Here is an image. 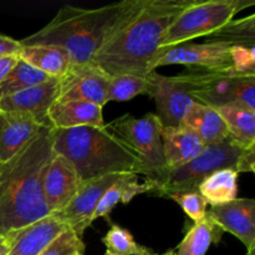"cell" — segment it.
<instances>
[{
  "instance_id": "277c9868",
  "label": "cell",
  "mask_w": 255,
  "mask_h": 255,
  "mask_svg": "<svg viewBox=\"0 0 255 255\" xmlns=\"http://www.w3.org/2000/svg\"><path fill=\"white\" fill-rule=\"evenodd\" d=\"M55 153L64 156L74 166L81 182L114 173L146 176L137 157L114 133L99 127L54 129Z\"/></svg>"
},
{
  "instance_id": "484cf974",
  "label": "cell",
  "mask_w": 255,
  "mask_h": 255,
  "mask_svg": "<svg viewBox=\"0 0 255 255\" xmlns=\"http://www.w3.org/2000/svg\"><path fill=\"white\" fill-rule=\"evenodd\" d=\"M51 79H55V77L47 76L46 74L39 71L34 66L25 62L24 60L19 59L14 69L10 71V74L0 84V100L22 91V90L35 86V85L49 81Z\"/></svg>"
},
{
  "instance_id": "603a6c76",
  "label": "cell",
  "mask_w": 255,
  "mask_h": 255,
  "mask_svg": "<svg viewBox=\"0 0 255 255\" xmlns=\"http://www.w3.org/2000/svg\"><path fill=\"white\" fill-rule=\"evenodd\" d=\"M19 57L47 76L60 79L71 67V59L66 50L51 45L22 46Z\"/></svg>"
},
{
  "instance_id": "52a82bcc",
  "label": "cell",
  "mask_w": 255,
  "mask_h": 255,
  "mask_svg": "<svg viewBox=\"0 0 255 255\" xmlns=\"http://www.w3.org/2000/svg\"><path fill=\"white\" fill-rule=\"evenodd\" d=\"M106 128L137 157L146 172V179L158 182L167 171L162 144V126L156 114L141 119L124 115L106 125Z\"/></svg>"
},
{
  "instance_id": "5bb4252c",
  "label": "cell",
  "mask_w": 255,
  "mask_h": 255,
  "mask_svg": "<svg viewBox=\"0 0 255 255\" xmlns=\"http://www.w3.org/2000/svg\"><path fill=\"white\" fill-rule=\"evenodd\" d=\"M59 79L35 85L0 100V110L29 115L41 126L52 128L47 114L59 97Z\"/></svg>"
},
{
  "instance_id": "d4e9b609",
  "label": "cell",
  "mask_w": 255,
  "mask_h": 255,
  "mask_svg": "<svg viewBox=\"0 0 255 255\" xmlns=\"http://www.w3.org/2000/svg\"><path fill=\"white\" fill-rule=\"evenodd\" d=\"M224 232L207 214L203 221L191 227L174 255H206L212 244H218Z\"/></svg>"
},
{
  "instance_id": "d6a6232c",
  "label": "cell",
  "mask_w": 255,
  "mask_h": 255,
  "mask_svg": "<svg viewBox=\"0 0 255 255\" xmlns=\"http://www.w3.org/2000/svg\"><path fill=\"white\" fill-rule=\"evenodd\" d=\"M255 171V147L248 148L242 154L238 166V173H253Z\"/></svg>"
},
{
  "instance_id": "f35d334b",
  "label": "cell",
  "mask_w": 255,
  "mask_h": 255,
  "mask_svg": "<svg viewBox=\"0 0 255 255\" xmlns=\"http://www.w3.org/2000/svg\"><path fill=\"white\" fill-rule=\"evenodd\" d=\"M172 255H174V251H173V254H172Z\"/></svg>"
},
{
  "instance_id": "8d00e7d4",
  "label": "cell",
  "mask_w": 255,
  "mask_h": 255,
  "mask_svg": "<svg viewBox=\"0 0 255 255\" xmlns=\"http://www.w3.org/2000/svg\"><path fill=\"white\" fill-rule=\"evenodd\" d=\"M246 255H255V251H252V252H247Z\"/></svg>"
},
{
  "instance_id": "83f0119b",
  "label": "cell",
  "mask_w": 255,
  "mask_h": 255,
  "mask_svg": "<svg viewBox=\"0 0 255 255\" xmlns=\"http://www.w3.org/2000/svg\"><path fill=\"white\" fill-rule=\"evenodd\" d=\"M149 79L137 75H117L110 77L107 89V102L129 101L138 95H147Z\"/></svg>"
},
{
  "instance_id": "7402d4cb",
  "label": "cell",
  "mask_w": 255,
  "mask_h": 255,
  "mask_svg": "<svg viewBox=\"0 0 255 255\" xmlns=\"http://www.w3.org/2000/svg\"><path fill=\"white\" fill-rule=\"evenodd\" d=\"M219 115L228 129L229 138L242 148L255 147V110L242 102L219 107Z\"/></svg>"
},
{
  "instance_id": "7a4b0ae2",
  "label": "cell",
  "mask_w": 255,
  "mask_h": 255,
  "mask_svg": "<svg viewBox=\"0 0 255 255\" xmlns=\"http://www.w3.org/2000/svg\"><path fill=\"white\" fill-rule=\"evenodd\" d=\"M196 0H147L138 12L100 50L94 64L105 74L147 76L156 71L167 30Z\"/></svg>"
},
{
  "instance_id": "4fadbf2b",
  "label": "cell",
  "mask_w": 255,
  "mask_h": 255,
  "mask_svg": "<svg viewBox=\"0 0 255 255\" xmlns=\"http://www.w3.org/2000/svg\"><path fill=\"white\" fill-rule=\"evenodd\" d=\"M207 214L223 232L233 234L246 246L247 252L255 251V201L236 198L222 206L211 207Z\"/></svg>"
},
{
  "instance_id": "2e32d148",
  "label": "cell",
  "mask_w": 255,
  "mask_h": 255,
  "mask_svg": "<svg viewBox=\"0 0 255 255\" xmlns=\"http://www.w3.org/2000/svg\"><path fill=\"white\" fill-rule=\"evenodd\" d=\"M45 128L29 115L0 110V164L14 158Z\"/></svg>"
},
{
  "instance_id": "1f68e13d",
  "label": "cell",
  "mask_w": 255,
  "mask_h": 255,
  "mask_svg": "<svg viewBox=\"0 0 255 255\" xmlns=\"http://www.w3.org/2000/svg\"><path fill=\"white\" fill-rule=\"evenodd\" d=\"M22 50L20 40H15L6 35H0V57L19 56Z\"/></svg>"
},
{
  "instance_id": "9c48e42d",
  "label": "cell",
  "mask_w": 255,
  "mask_h": 255,
  "mask_svg": "<svg viewBox=\"0 0 255 255\" xmlns=\"http://www.w3.org/2000/svg\"><path fill=\"white\" fill-rule=\"evenodd\" d=\"M177 64L186 65L188 66V70L237 71L233 46L221 41H208L204 44H182L172 47L164 52L161 59L157 61L156 70L166 65Z\"/></svg>"
},
{
  "instance_id": "5b68a950",
  "label": "cell",
  "mask_w": 255,
  "mask_h": 255,
  "mask_svg": "<svg viewBox=\"0 0 255 255\" xmlns=\"http://www.w3.org/2000/svg\"><path fill=\"white\" fill-rule=\"evenodd\" d=\"M254 4V0H196L168 27L161 44L162 55L189 40L211 36L241 10Z\"/></svg>"
},
{
  "instance_id": "ac0fdd59",
  "label": "cell",
  "mask_w": 255,
  "mask_h": 255,
  "mask_svg": "<svg viewBox=\"0 0 255 255\" xmlns=\"http://www.w3.org/2000/svg\"><path fill=\"white\" fill-rule=\"evenodd\" d=\"M50 125L54 129L75 127H105L102 107L85 101L55 102L49 110Z\"/></svg>"
},
{
  "instance_id": "cb8c5ba5",
  "label": "cell",
  "mask_w": 255,
  "mask_h": 255,
  "mask_svg": "<svg viewBox=\"0 0 255 255\" xmlns=\"http://www.w3.org/2000/svg\"><path fill=\"white\" fill-rule=\"evenodd\" d=\"M239 173L232 168L218 169L201 182L198 193L211 204L222 206L238 198Z\"/></svg>"
},
{
  "instance_id": "f546056e",
  "label": "cell",
  "mask_w": 255,
  "mask_h": 255,
  "mask_svg": "<svg viewBox=\"0 0 255 255\" xmlns=\"http://www.w3.org/2000/svg\"><path fill=\"white\" fill-rule=\"evenodd\" d=\"M85 243L67 227L39 255H84Z\"/></svg>"
},
{
  "instance_id": "8fae6325",
  "label": "cell",
  "mask_w": 255,
  "mask_h": 255,
  "mask_svg": "<svg viewBox=\"0 0 255 255\" xmlns=\"http://www.w3.org/2000/svg\"><path fill=\"white\" fill-rule=\"evenodd\" d=\"M120 174L122 173L107 174L100 178L82 182L81 187L67 206L60 212L52 213L51 216L60 219L77 237L82 238L85 231L91 226L92 217L100 201L110 187L119 179Z\"/></svg>"
},
{
  "instance_id": "ffe728a7",
  "label": "cell",
  "mask_w": 255,
  "mask_h": 255,
  "mask_svg": "<svg viewBox=\"0 0 255 255\" xmlns=\"http://www.w3.org/2000/svg\"><path fill=\"white\" fill-rule=\"evenodd\" d=\"M162 144L167 169H174L198 156L206 144L184 127H163Z\"/></svg>"
},
{
  "instance_id": "ba28073f",
  "label": "cell",
  "mask_w": 255,
  "mask_h": 255,
  "mask_svg": "<svg viewBox=\"0 0 255 255\" xmlns=\"http://www.w3.org/2000/svg\"><path fill=\"white\" fill-rule=\"evenodd\" d=\"M179 75L188 85L192 99L199 104L219 109L232 102H242L255 110V76L234 70H188Z\"/></svg>"
},
{
  "instance_id": "74e56055",
  "label": "cell",
  "mask_w": 255,
  "mask_h": 255,
  "mask_svg": "<svg viewBox=\"0 0 255 255\" xmlns=\"http://www.w3.org/2000/svg\"><path fill=\"white\" fill-rule=\"evenodd\" d=\"M104 255H116V254H114V253H111V252H109V251H106V253H105Z\"/></svg>"
},
{
  "instance_id": "836d02e7",
  "label": "cell",
  "mask_w": 255,
  "mask_h": 255,
  "mask_svg": "<svg viewBox=\"0 0 255 255\" xmlns=\"http://www.w3.org/2000/svg\"><path fill=\"white\" fill-rule=\"evenodd\" d=\"M12 238H7L6 242L0 247V255H6L7 254V249L10 247V242H11Z\"/></svg>"
},
{
  "instance_id": "4316f807",
  "label": "cell",
  "mask_w": 255,
  "mask_h": 255,
  "mask_svg": "<svg viewBox=\"0 0 255 255\" xmlns=\"http://www.w3.org/2000/svg\"><path fill=\"white\" fill-rule=\"evenodd\" d=\"M209 41H221L232 46L255 49V15L239 20H231L228 24L211 35Z\"/></svg>"
},
{
  "instance_id": "e0dca14e",
  "label": "cell",
  "mask_w": 255,
  "mask_h": 255,
  "mask_svg": "<svg viewBox=\"0 0 255 255\" xmlns=\"http://www.w3.org/2000/svg\"><path fill=\"white\" fill-rule=\"evenodd\" d=\"M66 228V224L54 216L40 219L16 233L6 255H39Z\"/></svg>"
},
{
  "instance_id": "8992f818",
  "label": "cell",
  "mask_w": 255,
  "mask_h": 255,
  "mask_svg": "<svg viewBox=\"0 0 255 255\" xmlns=\"http://www.w3.org/2000/svg\"><path fill=\"white\" fill-rule=\"evenodd\" d=\"M244 151L246 148H242L231 138L222 143L206 146L198 156L186 164L178 168L167 169L157 182L153 194L169 197L172 194L198 192L201 182L218 169L232 168L238 172L239 161Z\"/></svg>"
},
{
  "instance_id": "44dd1931",
  "label": "cell",
  "mask_w": 255,
  "mask_h": 255,
  "mask_svg": "<svg viewBox=\"0 0 255 255\" xmlns=\"http://www.w3.org/2000/svg\"><path fill=\"white\" fill-rule=\"evenodd\" d=\"M157 182L151 179H144V182L139 181L138 176L134 173H122L119 179L110 187L109 191L104 194L100 201L96 211H95L92 222L101 217L109 218L112 209L119 203L127 204L136 196L142 193H151L156 191Z\"/></svg>"
},
{
  "instance_id": "7c38bea8",
  "label": "cell",
  "mask_w": 255,
  "mask_h": 255,
  "mask_svg": "<svg viewBox=\"0 0 255 255\" xmlns=\"http://www.w3.org/2000/svg\"><path fill=\"white\" fill-rule=\"evenodd\" d=\"M110 76L95 64L71 65L59 79L56 102L85 101L104 107L107 104Z\"/></svg>"
},
{
  "instance_id": "9a60e30c",
  "label": "cell",
  "mask_w": 255,
  "mask_h": 255,
  "mask_svg": "<svg viewBox=\"0 0 255 255\" xmlns=\"http://www.w3.org/2000/svg\"><path fill=\"white\" fill-rule=\"evenodd\" d=\"M81 184L74 166L64 156L54 152L42 181V192L50 213L64 209Z\"/></svg>"
},
{
  "instance_id": "3957f363",
  "label": "cell",
  "mask_w": 255,
  "mask_h": 255,
  "mask_svg": "<svg viewBox=\"0 0 255 255\" xmlns=\"http://www.w3.org/2000/svg\"><path fill=\"white\" fill-rule=\"evenodd\" d=\"M147 0H122L96 9L66 5L54 19L30 36L22 46L51 45L66 50L72 65H90L106 42L121 30Z\"/></svg>"
},
{
  "instance_id": "4dcf8cb0",
  "label": "cell",
  "mask_w": 255,
  "mask_h": 255,
  "mask_svg": "<svg viewBox=\"0 0 255 255\" xmlns=\"http://www.w3.org/2000/svg\"><path fill=\"white\" fill-rule=\"evenodd\" d=\"M168 198L173 199L176 203L181 206L184 213L193 221V223L203 221L208 212V203L198 192H189V193L172 194Z\"/></svg>"
},
{
  "instance_id": "d590c367",
  "label": "cell",
  "mask_w": 255,
  "mask_h": 255,
  "mask_svg": "<svg viewBox=\"0 0 255 255\" xmlns=\"http://www.w3.org/2000/svg\"><path fill=\"white\" fill-rule=\"evenodd\" d=\"M172 254H173V251H168V252H166L164 254H157V255H172Z\"/></svg>"
},
{
  "instance_id": "6da1fadb",
  "label": "cell",
  "mask_w": 255,
  "mask_h": 255,
  "mask_svg": "<svg viewBox=\"0 0 255 255\" xmlns=\"http://www.w3.org/2000/svg\"><path fill=\"white\" fill-rule=\"evenodd\" d=\"M54 128L40 132L19 154L0 164V237L16 233L51 216L42 181L54 154Z\"/></svg>"
},
{
  "instance_id": "d6986e66",
  "label": "cell",
  "mask_w": 255,
  "mask_h": 255,
  "mask_svg": "<svg viewBox=\"0 0 255 255\" xmlns=\"http://www.w3.org/2000/svg\"><path fill=\"white\" fill-rule=\"evenodd\" d=\"M179 126L193 132L206 146L222 143L229 138L228 129L218 110L197 101L184 115Z\"/></svg>"
},
{
  "instance_id": "30bf717a",
  "label": "cell",
  "mask_w": 255,
  "mask_h": 255,
  "mask_svg": "<svg viewBox=\"0 0 255 255\" xmlns=\"http://www.w3.org/2000/svg\"><path fill=\"white\" fill-rule=\"evenodd\" d=\"M149 87L147 96L154 100L157 117L163 127H177L188 112L194 100L189 95L188 85L181 75L163 76L156 71L148 75Z\"/></svg>"
},
{
  "instance_id": "e575fe53",
  "label": "cell",
  "mask_w": 255,
  "mask_h": 255,
  "mask_svg": "<svg viewBox=\"0 0 255 255\" xmlns=\"http://www.w3.org/2000/svg\"><path fill=\"white\" fill-rule=\"evenodd\" d=\"M6 239H7V238H1V237H0V247H1L2 244L5 243V242H6Z\"/></svg>"
},
{
  "instance_id": "f1b7e54d",
  "label": "cell",
  "mask_w": 255,
  "mask_h": 255,
  "mask_svg": "<svg viewBox=\"0 0 255 255\" xmlns=\"http://www.w3.org/2000/svg\"><path fill=\"white\" fill-rule=\"evenodd\" d=\"M107 251L116 255H157L152 249L141 246L132 234L122 227L112 224L111 229L102 238Z\"/></svg>"
}]
</instances>
